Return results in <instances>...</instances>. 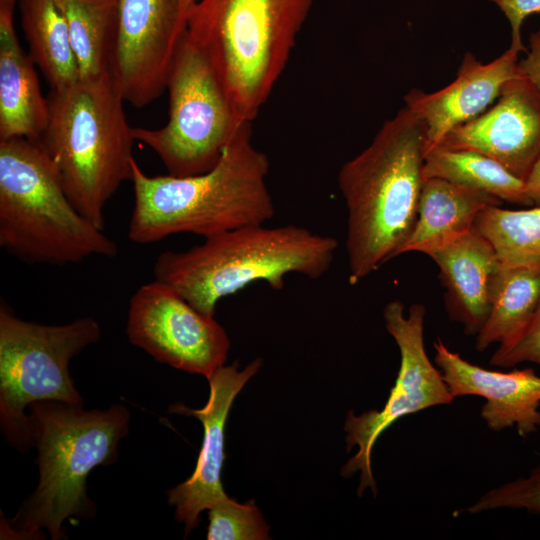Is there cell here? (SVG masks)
<instances>
[{"label":"cell","instance_id":"30bf717a","mask_svg":"<svg viewBox=\"0 0 540 540\" xmlns=\"http://www.w3.org/2000/svg\"><path fill=\"white\" fill-rule=\"evenodd\" d=\"M426 310L420 303L410 306L393 300L383 309L388 333L393 337L400 354V365L387 401L380 410H368L356 416L351 410L344 425L347 451L357 446V453L343 466L345 477L360 472L358 495L370 488L377 493L371 468V454L382 433L399 419L422 410L448 405L454 397L436 365L429 359L424 343Z\"/></svg>","mask_w":540,"mask_h":540},{"label":"cell","instance_id":"7a4b0ae2","mask_svg":"<svg viewBox=\"0 0 540 540\" xmlns=\"http://www.w3.org/2000/svg\"><path fill=\"white\" fill-rule=\"evenodd\" d=\"M425 127L404 106L338 174L347 210L348 282L356 285L400 255L418 214Z\"/></svg>","mask_w":540,"mask_h":540},{"label":"cell","instance_id":"8992f818","mask_svg":"<svg viewBox=\"0 0 540 540\" xmlns=\"http://www.w3.org/2000/svg\"><path fill=\"white\" fill-rule=\"evenodd\" d=\"M49 121L40 143L76 209L104 230V209L131 179L132 127L109 73L79 79L48 96Z\"/></svg>","mask_w":540,"mask_h":540},{"label":"cell","instance_id":"3957f363","mask_svg":"<svg viewBox=\"0 0 540 540\" xmlns=\"http://www.w3.org/2000/svg\"><path fill=\"white\" fill-rule=\"evenodd\" d=\"M30 408L39 482L14 518L4 521L1 535L37 539L46 530L51 539L58 540L67 518L94 517L87 477L96 466L116 462L130 413L120 404L87 411L83 405L55 400L34 402Z\"/></svg>","mask_w":540,"mask_h":540},{"label":"cell","instance_id":"5bb4252c","mask_svg":"<svg viewBox=\"0 0 540 540\" xmlns=\"http://www.w3.org/2000/svg\"><path fill=\"white\" fill-rule=\"evenodd\" d=\"M261 359L252 361L243 370L234 362L221 366L208 379L209 398L201 409L177 403L170 411L193 416L202 422L204 437L192 475L168 491V503L175 506V518L184 522L185 535L199 524V515L228 496L224 492L221 473L225 459V423L235 397L256 374Z\"/></svg>","mask_w":540,"mask_h":540},{"label":"cell","instance_id":"2e32d148","mask_svg":"<svg viewBox=\"0 0 540 540\" xmlns=\"http://www.w3.org/2000/svg\"><path fill=\"white\" fill-rule=\"evenodd\" d=\"M518 61L519 52L511 48L487 64L466 52L450 84L432 93L410 90L404 97L405 106L425 127V154L449 131L477 117L497 100L503 85L518 73Z\"/></svg>","mask_w":540,"mask_h":540},{"label":"cell","instance_id":"603a6c76","mask_svg":"<svg viewBox=\"0 0 540 540\" xmlns=\"http://www.w3.org/2000/svg\"><path fill=\"white\" fill-rule=\"evenodd\" d=\"M55 1L69 30L80 79L109 73L116 0Z\"/></svg>","mask_w":540,"mask_h":540},{"label":"cell","instance_id":"7402d4cb","mask_svg":"<svg viewBox=\"0 0 540 540\" xmlns=\"http://www.w3.org/2000/svg\"><path fill=\"white\" fill-rule=\"evenodd\" d=\"M540 305V265H502L497 274L487 320L476 335V349L516 337Z\"/></svg>","mask_w":540,"mask_h":540},{"label":"cell","instance_id":"cb8c5ba5","mask_svg":"<svg viewBox=\"0 0 540 540\" xmlns=\"http://www.w3.org/2000/svg\"><path fill=\"white\" fill-rule=\"evenodd\" d=\"M474 228L502 265H540V205L519 210L490 205L479 213Z\"/></svg>","mask_w":540,"mask_h":540},{"label":"cell","instance_id":"83f0119b","mask_svg":"<svg viewBox=\"0 0 540 540\" xmlns=\"http://www.w3.org/2000/svg\"><path fill=\"white\" fill-rule=\"evenodd\" d=\"M495 3L506 16L511 27L509 48L517 52H526L521 28L524 20L532 14L540 13V0H489Z\"/></svg>","mask_w":540,"mask_h":540},{"label":"cell","instance_id":"d6986e66","mask_svg":"<svg viewBox=\"0 0 540 540\" xmlns=\"http://www.w3.org/2000/svg\"><path fill=\"white\" fill-rule=\"evenodd\" d=\"M501 201L480 191L439 178L423 182L414 228L400 255H428L474 228L479 213Z\"/></svg>","mask_w":540,"mask_h":540},{"label":"cell","instance_id":"f1b7e54d","mask_svg":"<svg viewBox=\"0 0 540 540\" xmlns=\"http://www.w3.org/2000/svg\"><path fill=\"white\" fill-rule=\"evenodd\" d=\"M518 67L540 90V28L530 35L529 49Z\"/></svg>","mask_w":540,"mask_h":540},{"label":"cell","instance_id":"4dcf8cb0","mask_svg":"<svg viewBox=\"0 0 540 540\" xmlns=\"http://www.w3.org/2000/svg\"><path fill=\"white\" fill-rule=\"evenodd\" d=\"M197 0H180L181 2V9H182V12L187 20V15H188V12L190 10V8L193 6V4L196 2Z\"/></svg>","mask_w":540,"mask_h":540},{"label":"cell","instance_id":"484cf974","mask_svg":"<svg viewBox=\"0 0 540 540\" xmlns=\"http://www.w3.org/2000/svg\"><path fill=\"white\" fill-rule=\"evenodd\" d=\"M502 508L524 509L540 514V465L525 477L490 489L462 512L479 514Z\"/></svg>","mask_w":540,"mask_h":540},{"label":"cell","instance_id":"e0dca14e","mask_svg":"<svg viewBox=\"0 0 540 540\" xmlns=\"http://www.w3.org/2000/svg\"><path fill=\"white\" fill-rule=\"evenodd\" d=\"M427 256L440 270L450 318L459 322L467 335L476 336L489 315L501 267L494 249L473 228Z\"/></svg>","mask_w":540,"mask_h":540},{"label":"cell","instance_id":"4fadbf2b","mask_svg":"<svg viewBox=\"0 0 540 540\" xmlns=\"http://www.w3.org/2000/svg\"><path fill=\"white\" fill-rule=\"evenodd\" d=\"M480 152L526 181L540 157V90L519 69L496 103L453 128L439 144Z\"/></svg>","mask_w":540,"mask_h":540},{"label":"cell","instance_id":"5b68a950","mask_svg":"<svg viewBox=\"0 0 540 540\" xmlns=\"http://www.w3.org/2000/svg\"><path fill=\"white\" fill-rule=\"evenodd\" d=\"M315 0H197L185 36L206 56L241 122L256 118Z\"/></svg>","mask_w":540,"mask_h":540},{"label":"cell","instance_id":"9c48e42d","mask_svg":"<svg viewBox=\"0 0 540 540\" xmlns=\"http://www.w3.org/2000/svg\"><path fill=\"white\" fill-rule=\"evenodd\" d=\"M169 118L157 129L132 127L134 140L157 154L167 174L189 176L213 168L239 128L230 100L206 56L184 36L167 87Z\"/></svg>","mask_w":540,"mask_h":540},{"label":"cell","instance_id":"52a82bcc","mask_svg":"<svg viewBox=\"0 0 540 540\" xmlns=\"http://www.w3.org/2000/svg\"><path fill=\"white\" fill-rule=\"evenodd\" d=\"M0 246L28 264L114 258L117 244L67 196L39 140H0Z\"/></svg>","mask_w":540,"mask_h":540},{"label":"cell","instance_id":"4316f807","mask_svg":"<svg viewBox=\"0 0 540 540\" xmlns=\"http://www.w3.org/2000/svg\"><path fill=\"white\" fill-rule=\"evenodd\" d=\"M524 362L540 366V305L524 329L509 342L498 345L490 358L491 365L503 368Z\"/></svg>","mask_w":540,"mask_h":540},{"label":"cell","instance_id":"44dd1931","mask_svg":"<svg viewBox=\"0 0 540 540\" xmlns=\"http://www.w3.org/2000/svg\"><path fill=\"white\" fill-rule=\"evenodd\" d=\"M424 178H439L508 203L533 206L526 183L480 152L438 145L424 157Z\"/></svg>","mask_w":540,"mask_h":540},{"label":"cell","instance_id":"f546056e","mask_svg":"<svg viewBox=\"0 0 540 540\" xmlns=\"http://www.w3.org/2000/svg\"><path fill=\"white\" fill-rule=\"evenodd\" d=\"M527 193L534 205H540V157L526 181Z\"/></svg>","mask_w":540,"mask_h":540},{"label":"cell","instance_id":"8fae6325","mask_svg":"<svg viewBox=\"0 0 540 540\" xmlns=\"http://www.w3.org/2000/svg\"><path fill=\"white\" fill-rule=\"evenodd\" d=\"M129 341L155 360L209 379L224 365L230 341L224 328L169 285L154 279L129 301Z\"/></svg>","mask_w":540,"mask_h":540},{"label":"cell","instance_id":"7c38bea8","mask_svg":"<svg viewBox=\"0 0 540 540\" xmlns=\"http://www.w3.org/2000/svg\"><path fill=\"white\" fill-rule=\"evenodd\" d=\"M185 30L180 0H116L109 73L124 102L143 108L166 90Z\"/></svg>","mask_w":540,"mask_h":540},{"label":"cell","instance_id":"6da1fadb","mask_svg":"<svg viewBox=\"0 0 540 540\" xmlns=\"http://www.w3.org/2000/svg\"><path fill=\"white\" fill-rule=\"evenodd\" d=\"M269 168L267 155L252 142L251 123L239 128L217 164L201 174L149 176L134 160L129 240L151 244L178 233L205 239L265 224L275 215Z\"/></svg>","mask_w":540,"mask_h":540},{"label":"cell","instance_id":"9a60e30c","mask_svg":"<svg viewBox=\"0 0 540 540\" xmlns=\"http://www.w3.org/2000/svg\"><path fill=\"white\" fill-rule=\"evenodd\" d=\"M434 363L454 397L479 396L485 400L480 416L494 432L516 427L523 439L540 428V376L532 368L507 372L470 363L437 338Z\"/></svg>","mask_w":540,"mask_h":540},{"label":"cell","instance_id":"ac0fdd59","mask_svg":"<svg viewBox=\"0 0 540 540\" xmlns=\"http://www.w3.org/2000/svg\"><path fill=\"white\" fill-rule=\"evenodd\" d=\"M17 0H0V140H40L49 102L40 89L35 62L19 43L14 25Z\"/></svg>","mask_w":540,"mask_h":540},{"label":"cell","instance_id":"ba28073f","mask_svg":"<svg viewBox=\"0 0 540 540\" xmlns=\"http://www.w3.org/2000/svg\"><path fill=\"white\" fill-rule=\"evenodd\" d=\"M101 337L99 323L82 317L61 325H45L0 308V421L11 445L33 446L25 408L38 401L83 405L69 373V363Z\"/></svg>","mask_w":540,"mask_h":540},{"label":"cell","instance_id":"d4e9b609","mask_svg":"<svg viewBox=\"0 0 540 540\" xmlns=\"http://www.w3.org/2000/svg\"><path fill=\"white\" fill-rule=\"evenodd\" d=\"M208 510V540L269 539V527L253 501L241 504L227 497Z\"/></svg>","mask_w":540,"mask_h":540},{"label":"cell","instance_id":"277c9868","mask_svg":"<svg viewBox=\"0 0 540 540\" xmlns=\"http://www.w3.org/2000/svg\"><path fill=\"white\" fill-rule=\"evenodd\" d=\"M337 249L334 237L302 226L246 225L205 238L184 251L161 252L153 274L196 309L214 316L221 299L254 282L263 281L278 291L288 274L321 278Z\"/></svg>","mask_w":540,"mask_h":540},{"label":"cell","instance_id":"ffe728a7","mask_svg":"<svg viewBox=\"0 0 540 540\" xmlns=\"http://www.w3.org/2000/svg\"><path fill=\"white\" fill-rule=\"evenodd\" d=\"M29 54L51 90L80 79L65 18L55 0H17Z\"/></svg>","mask_w":540,"mask_h":540}]
</instances>
